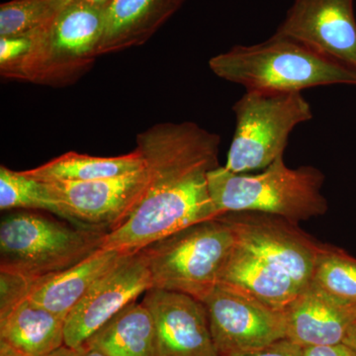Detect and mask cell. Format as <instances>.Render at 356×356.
<instances>
[{
	"instance_id": "cell-13",
	"label": "cell",
	"mask_w": 356,
	"mask_h": 356,
	"mask_svg": "<svg viewBox=\"0 0 356 356\" xmlns=\"http://www.w3.org/2000/svg\"><path fill=\"white\" fill-rule=\"evenodd\" d=\"M142 302L153 318L158 356H219L202 302L159 288Z\"/></svg>"
},
{
	"instance_id": "cell-2",
	"label": "cell",
	"mask_w": 356,
	"mask_h": 356,
	"mask_svg": "<svg viewBox=\"0 0 356 356\" xmlns=\"http://www.w3.org/2000/svg\"><path fill=\"white\" fill-rule=\"evenodd\" d=\"M209 67L220 79L245 90L302 92L334 84L356 86L355 69L277 33L262 43L233 47L211 58Z\"/></svg>"
},
{
	"instance_id": "cell-12",
	"label": "cell",
	"mask_w": 356,
	"mask_h": 356,
	"mask_svg": "<svg viewBox=\"0 0 356 356\" xmlns=\"http://www.w3.org/2000/svg\"><path fill=\"white\" fill-rule=\"evenodd\" d=\"M355 0H294L275 33L356 70Z\"/></svg>"
},
{
	"instance_id": "cell-14",
	"label": "cell",
	"mask_w": 356,
	"mask_h": 356,
	"mask_svg": "<svg viewBox=\"0 0 356 356\" xmlns=\"http://www.w3.org/2000/svg\"><path fill=\"white\" fill-rule=\"evenodd\" d=\"M286 339L300 346L343 343L356 321V306L311 284L284 311Z\"/></svg>"
},
{
	"instance_id": "cell-20",
	"label": "cell",
	"mask_w": 356,
	"mask_h": 356,
	"mask_svg": "<svg viewBox=\"0 0 356 356\" xmlns=\"http://www.w3.org/2000/svg\"><path fill=\"white\" fill-rule=\"evenodd\" d=\"M311 283L334 298L356 306L355 257L341 248L325 243Z\"/></svg>"
},
{
	"instance_id": "cell-28",
	"label": "cell",
	"mask_w": 356,
	"mask_h": 356,
	"mask_svg": "<svg viewBox=\"0 0 356 356\" xmlns=\"http://www.w3.org/2000/svg\"><path fill=\"white\" fill-rule=\"evenodd\" d=\"M0 356H31L23 353L6 341H0Z\"/></svg>"
},
{
	"instance_id": "cell-25",
	"label": "cell",
	"mask_w": 356,
	"mask_h": 356,
	"mask_svg": "<svg viewBox=\"0 0 356 356\" xmlns=\"http://www.w3.org/2000/svg\"><path fill=\"white\" fill-rule=\"evenodd\" d=\"M302 346L288 339H280L275 343L248 353L232 356H301Z\"/></svg>"
},
{
	"instance_id": "cell-27",
	"label": "cell",
	"mask_w": 356,
	"mask_h": 356,
	"mask_svg": "<svg viewBox=\"0 0 356 356\" xmlns=\"http://www.w3.org/2000/svg\"><path fill=\"white\" fill-rule=\"evenodd\" d=\"M48 356H105L100 351L95 348H89L86 344L77 346V348H70V346H63L57 350L51 353Z\"/></svg>"
},
{
	"instance_id": "cell-30",
	"label": "cell",
	"mask_w": 356,
	"mask_h": 356,
	"mask_svg": "<svg viewBox=\"0 0 356 356\" xmlns=\"http://www.w3.org/2000/svg\"><path fill=\"white\" fill-rule=\"evenodd\" d=\"M343 343L346 346H350L351 350L355 351L356 355V321L351 325L350 329L348 330V334H346V339H344Z\"/></svg>"
},
{
	"instance_id": "cell-5",
	"label": "cell",
	"mask_w": 356,
	"mask_h": 356,
	"mask_svg": "<svg viewBox=\"0 0 356 356\" xmlns=\"http://www.w3.org/2000/svg\"><path fill=\"white\" fill-rule=\"evenodd\" d=\"M235 245V235L221 216L165 236L140 250L153 288L184 293L203 302L219 284Z\"/></svg>"
},
{
	"instance_id": "cell-8",
	"label": "cell",
	"mask_w": 356,
	"mask_h": 356,
	"mask_svg": "<svg viewBox=\"0 0 356 356\" xmlns=\"http://www.w3.org/2000/svg\"><path fill=\"white\" fill-rule=\"evenodd\" d=\"M221 217L233 229L236 245L274 273L289 277L302 291L311 284L325 243L284 218L259 212H231Z\"/></svg>"
},
{
	"instance_id": "cell-1",
	"label": "cell",
	"mask_w": 356,
	"mask_h": 356,
	"mask_svg": "<svg viewBox=\"0 0 356 356\" xmlns=\"http://www.w3.org/2000/svg\"><path fill=\"white\" fill-rule=\"evenodd\" d=\"M221 137L193 122L156 124L137 135L147 175L146 191L102 248L135 254L179 231L220 217L208 173L219 168Z\"/></svg>"
},
{
	"instance_id": "cell-24",
	"label": "cell",
	"mask_w": 356,
	"mask_h": 356,
	"mask_svg": "<svg viewBox=\"0 0 356 356\" xmlns=\"http://www.w3.org/2000/svg\"><path fill=\"white\" fill-rule=\"evenodd\" d=\"M31 278L0 271V313L27 296Z\"/></svg>"
},
{
	"instance_id": "cell-11",
	"label": "cell",
	"mask_w": 356,
	"mask_h": 356,
	"mask_svg": "<svg viewBox=\"0 0 356 356\" xmlns=\"http://www.w3.org/2000/svg\"><path fill=\"white\" fill-rule=\"evenodd\" d=\"M152 288L151 273L142 254H126L96 281L65 318V346H83L119 312Z\"/></svg>"
},
{
	"instance_id": "cell-18",
	"label": "cell",
	"mask_w": 356,
	"mask_h": 356,
	"mask_svg": "<svg viewBox=\"0 0 356 356\" xmlns=\"http://www.w3.org/2000/svg\"><path fill=\"white\" fill-rule=\"evenodd\" d=\"M83 344L105 356H158L153 318L143 302L125 307Z\"/></svg>"
},
{
	"instance_id": "cell-16",
	"label": "cell",
	"mask_w": 356,
	"mask_h": 356,
	"mask_svg": "<svg viewBox=\"0 0 356 356\" xmlns=\"http://www.w3.org/2000/svg\"><path fill=\"white\" fill-rule=\"evenodd\" d=\"M126 254L99 248L76 266L31 280L26 297L65 320L96 281Z\"/></svg>"
},
{
	"instance_id": "cell-21",
	"label": "cell",
	"mask_w": 356,
	"mask_h": 356,
	"mask_svg": "<svg viewBox=\"0 0 356 356\" xmlns=\"http://www.w3.org/2000/svg\"><path fill=\"white\" fill-rule=\"evenodd\" d=\"M0 209L42 210L64 218L46 182L0 166Z\"/></svg>"
},
{
	"instance_id": "cell-29",
	"label": "cell",
	"mask_w": 356,
	"mask_h": 356,
	"mask_svg": "<svg viewBox=\"0 0 356 356\" xmlns=\"http://www.w3.org/2000/svg\"><path fill=\"white\" fill-rule=\"evenodd\" d=\"M58 7L74 3V2H88V3L99 4V6H107L110 0H50Z\"/></svg>"
},
{
	"instance_id": "cell-7",
	"label": "cell",
	"mask_w": 356,
	"mask_h": 356,
	"mask_svg": "<svg viewBox=\"0 0 356 356\" xmlns=\"http://www.w3.org/2000/svg\"><path fill=\"white\" fill-rule=\"evenodd\" d=\"M233 111L236 129L225 168L234 173L271 165L284 154L293 130L313 119L302 92L245 90Z\"/></svg>"
},
{
	"instance_id": "cell-9",
	"label": "cell",
	"mask_w": 356,
	"mask_h": 356,
	"mask_svg": "<svg viewBox=\"0 0 356 356\" xmlns=\"http://www.w3.org/2000/svg\"><path fill=\"white\" fill-rule=\"evenodd\" d=\"M202 303L219 356L259 350L286 339L284 312L236 288L218 284Z\"/></svg>"
},
{
	"instance_id": "cell-23",
	"label": "cell",
	"mask_w": 356,
	"mask_h": 356,
	"mask_svg": "<svg viewBox=\"0 0 356 356\" xmlns=\"http://www.w3.org/2000/svg\"><path fill=\"white\" fill-rule=\"evenodd\" d=\"M31 46L28 36L0 37V74L19 81L21 65Z\"/></svg>"
},
{
	"instance_id": "cell-26",
	"label": "cell",
	"mask_w": 356,
	"mask_h": 356,
	"mask_svg": "<svg viewBox=\"0 0 356 356\" xmlns=\"http://www.w3.org/2000/svg\"><path fill=\"white\" fill-rule=\"evenodd\" d=\"M301 356H356L346 343L302 346Z\"/></svg>"
},
{
	"instance_id": "cell-19",
	"label": "cell",
	"mask_w": 356,
	"mask_h": 356,
	"mask_svg": "<svg viewBox=\"0 0 356 356\" xmlns=\"http://www.w3.org/2000/svg\"><path fill=\"white\" fill-rule=\"evenodd\" d=\"M145 161L137 149L118 156H95L69 152L25 175L43 182H83L119 177L144 170Z\"/></svg>"
},
{
	"instance_id": "cell-4",
	"label": "cell",
	"mask_w": 356,
	"mask_h": 356,
	"mask_svg": "<svg viewBox=\"0 0 356 356\" xmlns=\"http://www.w3.org/2000/svg\"><path fill=\"white\" fill-rule=\"evenodd\" d=\"M106 6L74 2L30 35L31 46L21 65L19 81L63 88L76 83L98 56Z\"/></svg>"
},
{
	"instance_id": "cell-15",
	"label": "cell",
	"mask_w": 356,
	"mask_h": 356,
	"mask_svg": "<svg viewBox=\"0 0 356 356\" xmlns=\"http://www.w3.org/2000/svg\"><path fill=\"white\" fill-rule=\"evenodd\" d=\"M186 0H110L98 56L147 43Z\"/></svg>"
},
{
	"instance_id": "cell-3",
	"label": "cell",
	"mask_w": 356,
	"mask_h": 356,
	"mask_svg": "<svg viewBox=\"0 0 356 356\" xmlns=\"http://www.w3.org/2000/svg\"><path fill=\"white\" fill-rule=\"evenodd\" d=\"M324 182V173L315 166L290 168L283 156L259 175L234 173L221 165L208 173L210 197L219 216L259 212L297 224L327 213Z\"/></svg>"
},
{
	"instance_id": "cell-17",
	"label": "cell",
	"mask_w": 356,
	"mask_h": 356,
	"mask_svg": "<svg viewBox=\"0 0 356 356\" xmlns=\"http://www.w3.org/2000/svg\"><path fill=\"white\" fill-rule=\"evenodd\" d=\"M65 322L25 297L0 313V341L31 356H48L65 344Z\"/></svg>"
},
{
	"instance_id": "cell-10",
	"label": "cell",
	"mask_w": 356,
	"mask_h": 356,
	"mask_svg": "<svg viewBox=\"0 0 356 356\" xmlns=\"http://www.w3.org/2000/svg\"><path fill=\"white\" fill-rule=\"evenodd\" d=\"M146 168L83 182H46L65 220L112 231L120 226L146 191Z\"/></svg>"
},
{
	"instance_id": "cell-6",
	"label": "cell",
	"mask_w": 356,
	"mask_h": 356,
	"mask_svg": "<svg viewBox=\"0 0 356 356\" xmlns=\"http://www.w3.org/2000/svg\"><path fill=\"white\" fill-rule=\"evenodd\" d=\"M107 233L35 213H13L0 225V271L35 280L65 270L102 248Z\"/></svg>"
},
{
	"instance_id": "cell-22",
	"label": "cell",
	"mask_w": 356,
	"mask_h": 356,
	"mask_svg": "<svg viewBox=\"0 0 356 356\" xmlns=\"http://www.w3.org/2000/svg\"><path fill=\"white\" fill-rule=\"evenodd\" d=\"M50 0H10L0 6V37L28 36L57 13Z\"/></svg>"
}]
</instances>
